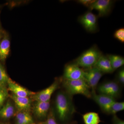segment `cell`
<instances>
[{"label":"cell","mask_w":124,"mask_h":124,"mask_svg":"<svg viewBox=\"0 0 124 124\" xmlns=\"http://www.w3.org/2000/svg\"><path fill=\"white\" fill-rule=\"evenodd\" d=\"M55 107L58 117L62 121L70 119L76 112L72 96L66 92L58 93L55 98Z\"/></svg>","instance_id":"cell-1"},{"label":"cell","mask_w":124,"mask_h":124,"mask_svg":"<svg viewBox=\"0 0 124 124\" xmlns=\"http://www.w3.org/2000/svg\"><path fill=\"white\" fill-rule=\"evenodd\" d=\"M63 82L66 92L69 95L72 96L75 94H81L88 98H91V89L85 80L63 79Z\"/></svg>","instance_id":"cell-2"},{"label":"cell","mask_w":124,"mask_h":124,"mask_svg":"<svg viewBox=\"0 0 124 124\" xmlns=\"http://www.w3.org/2000/svg\"><path fill=\"white\" fill-rule=\"evenodd\" d=\"M102 54L97 46H93L82 53L73 63L85 69H89L94 66Z\"/></svg>","instance_id":"cell-3"},{"label":"cell","mask_w":124,"mask_h":124,"mask_svg":"<svg viewBox=\"0 0 124 124\" xmlns=\"http://www.w3.org/2000/svg\"><path fill=\"white\" fill-rule=\"evenodd\" d=\"M78 21L88 32L94 33L98 31L97 16L91 11H87L79 16Z\"/></svg>","instance_id":"cell-4"},{"label":"cell","mask_w":124,"mask_h":124,"mask_svg":"<svg viewBox=\"0 0 124 124\" xmlns=\"http://www.w3.org/2000/svg\"><path fill=\"white\" fill-rule=\"evenodd\" d=\"M84 70L85 80L92 90L91 91H95L98 82L104 73L94 67Z\"/></svg>","instance_id":"cell-5"},{"label":"cell","mask_w":124,"mask_h":124,"mask_svg":"<svg viewBox=\"0 0 124 124\" xmlns=\"http://www.w3.org/2000/svg\"><path fill=\"white\" fill-rule=\"evenodd\" d=\"M114 2V1L111 0H96L89 8L91 10L97 11L99 17H105L111 13Z\"/></svg>","instance_id":"cell-6"},{"label":"cell","mask_w":124,"mask_h":124,"mask_svg":"<svg viewBox=\"0 0 124 124\" xmlns=\"http://www.w3.org/2000/svg\"><path fill=\"white\" fill-rule=\"evenodd\" d=\"M63 79L68 80L84 79V71L75 63L67 64L64 68Z\"/></svg>","instance_id":"cell-7"},{"label":"cell","mask_w":124,"mask_h":124,"mask_svg":"<svg viewBox=\"0 0 124 124\" xmlns=\"http://www.w3.org/2000/svg\"><path fill=\"white\" fill-rule=\"evenodd\" d=\"M99 106L103 112L108 114L111 105L116 99L107 95L97 94L95 91H91V98Z\"/></svg>","instance_id":"cell-8"},{"label":"cell","mask_w":124,"mask_h":124,"mask_svg":"<svg viewBox=\"0 0 124 124\" xmlns=\"http://www.w3.org/2000/svg\"><path fill=\"white\" fill-rule=\"evenodd\" d=\"M59 82V81L56 80L48 88L32 95V99L37 102L50 101L52 94L58 88Z\"/></svg>","instance_id":"cell-9"},{"label":"cell","mask_w":124,"mask_h":124,"mask_svg":"<svg viewBox=\"0 0 124 124\" xmlns=\"http://www.w3.org/2000/svg\"><path fill=\"white\" fill-rule=\"evenodd\" d=\"M7 84L9 90L13 93V94L18 97H28L30 95H33L35 94L16 84L10 79L8 81Z\"/></svg>","instance_id":"cell-10"},{"label":"cell","mask_w":124,"mask_h":124,"mask_svg":"<svg viewBox=\"0 0 124 124\" xmlns=\"http://www.w3.org/2000/svg\"><path fill=\"white\" fill-rule=\"evenodd\" d=\"M94 67L99 69L103 73H111L114 71L110 62L107 55L102 54Z\"/></svg>","instance_id":"cell-11"},{"label":"cell","mask_w":124,"mask_h":124,"mask_svg":"<svg viewBox=\"0 0 124 124\" xmlns=\"http://www.w3.org/2000/svg\"><path fill=\"white\" fill-rule=\"evenodd\" d=\"M11 98L20 111H26L31 108V101L29 98L18 97L14 94Z\"/></svg>","instance_id":"cell-12"},{"label":"cell","mask_w":124,"mask_h":124,"mask_svg":"<svg viewBox=\"0 0 124 124\" xmlns=\"http://www.w3.org/2000/svg\"><path fill=\"white\" fill-rule=\"evenodd\" d=\"M10 42L9 36L5 34L0 42V60L5 61L9 54Z\"/></svg>","instance_id":"cell-13"},{"label":"cell","mask_w":124,"mask_h":124,"mask_svg":"<svg viewBox=\"0 0 124 124\" xmlns=\"http://www.w3.org/2000/svg\"><path fill=\"white\" fill-rule=\"evenodd\" d=\"M50 101L37 102L34 106V113L37 117L42 118L47 115L50 107Z\"/></svg>","instance_id":"cell-14"},{"label":"cell","mask_w":124,"mask_h":124,"mask_svg":"<svg viewBox=\"0 0 124 124\" xmlns=\"http://www.w3.org/2000/svg\"><path fill=\"white\" fill-rule=\"evenodd\" d=\"M15 108L11 102H7L0 110V117L2 119H8L13 116Z\"/></svg>","instance_id":"cell-15"},{"label":"cell","mask_w":124,"mask_h":124,"mask_svg":"<svg viewBox=\"0 0 124 124\" xmlns=\"http://www.w3.org/2000/svg\"><path fill=\"white\" fill-rule=\"evenodd\" d=\"M85 124H99L101 122L99 114L95 112H89L82 116Z\"/></svg>","instance_id":"cell-16"},{"label":"cell","mask_w":124,"mask_h":124,"mask_svg":"<svg viewBox=\"0 0 124 124\" xmlns=\"http://www.w3.org/2000/svg\"><path fill=\"white\" fill-rule=\"evenodd\" d=\"M108 56L114 71L122 66L124 64V59L122 56L116 54H108Z\"/></svg>","instance_id":"cell-17"},{"label":"cell","mask_w":124,"mask_h":124,"mask_svg":"<svg viewBox=\"0 0 124 124\" xmlns=\"http://www.w3.org/2000/svg\"><path fill=\"white\" fill-rule=\"evenodd\" d=\"M115 82V81H108L103 82L99 85L97 87L98 91L99 94L107 95Z\"/></svg>","instance_id":"cell-18"},{"label":"cell","mask_w":124,"mask_h":124,"mask_svg":"<svg viewBox=\"0 0 124 124\" xmlns=\"http://www.w3.org/2000/svg\"><path fill=\"white\" fill-rule=\"evenodd\" d=\"M124 109V102H114L111 105L108 114L116 115L117 112L123 110Z\"/></svg>","instance_id":"cell-19"},{"label":"cell","mask_w":124,"mask_h":124,"mask_svg":"<svg viewBox=\"0 0 124 124\" xmlns=\"http://www.w3.org/2000/svg\"><path fill=\"white\" fill-rule=\"evenodd\" d=\"M9 79L4 67L0 63V86H5Z\"/></svg>","instance_id":"cell-20"},{"label":"cell","mask_w":124,"mask_h":124,"mask_svg":"<svg viewBox=\"0 0 124 124\" xmlns=\"http://www.w3.org/2000/svg\"><path fill=\"white\" fill-rule=\"evenodd\" d=\"M16 120L29 121L33 122V119L30 114L25 111H20L16 115Z\"/></svg>","instance_id":"cell-21"},{"label":"cell","mask_w":124,"mask_h":124,"mask_svg":"<svg viewBox=\"0 0 124 124\" xmlns=\"http://www.w3.org/2000/svg\"><path fill=\"white\" fill-rule=\"evenodd\" d=\"M8 91L5 86H0V108L8 97Z\"/></svg>","instance_id":"cell-22"},{"label":"cell","mask_w":124,"mask_h":124,"mask_svg":"<svg viewBox=\"0 0 124 124\" xmlns=\"http://www.w3.org/2000/svg\"><path fill=\"white\" fill-rule=\"evenodd\" d=\"M114 38L120 42H124V28L117 29L115 31L113 35Z\"/></svg>","instance_id":"cell-23"},{"label":"cell","mask_w":124,"mask_h":124,"mask_svg":"<svg viewBox=\"0 0 124 124\" xmlns=\"http://www.w3.org/2000/svg\"><path fill=\"white\" fill-rule=\"evenodd\" d=\"M116 82L120 85H124V69L123 67L118 71L116 76Z\"/></svg>","instance_id":"cell-24"},{"label":"cell","mask_w":124,"mask_h":124,"mask_svg":"<svg viewBox=\"0 0 124 124\" xmlns=\"http://www.w3.org/2000/svg\"><path fill=\"white\" fill-rule=\"evenodd\" d=\"M96 0H78L77 2L85 7L89 8Z\"/></svg>","instance_id":"cell-25"},{"label":"cell","mask_w":124,"mask_h":124,"mask_svg":"<svg viewBox=\"0 0 124 124\" xmlns=\"http://www.w3.org/2000/svg\"><path fill=\"white\" fill-rule=\"evenodd\" d=\"M41 124H58L55 120V117L53 113L51 112L45 122L41 123Z\"/></svg>","instance_id":"cell-26"},{"label":"cell","mask_w":124,"mask_h":124,"mask_svg":"<svg viewBox=\"0 0 124 124\" xmlns=\"http://www.w3.org/2000/svg\"><path fill=\"white\" fill-rule=\"evenodd\" d=\"M113 116L112 124H124V121L119 118L116 115H113Z\"/></svg>","instance_id":"cell-27"},{"label":"cell","mask_w":124,"mask_h":124,"mask_svg":"<svg viewBox=\"0 0 124 124\" xmlns=\"http://www.w3.org/2000/svg\"><path fill=\"white\" fill-rule=\"evenodd\" d=\"M33 124V122L29 121L16 120V124Z\"/></svg>","instance_id":"cell-28"},{"label":"cell","mask_w":124,"mask_h":124,"mask_svg":"<svg viewBox=\"0 0 124 124\" xmlns=\"http://www.w3.org/2000/svg\"><path fill=\"white\" fill-rule=\"evenodd\" d=\"M3 36L2 35V33H1V31H0V42L1 41L2 39V38H3Z\"/></svg>","instance_id":"cell-29"},{"label":"cell","mask_w":124,"mask_h":124,"mask_svg":"<svg viewBox=\"0 0 124 124\" xmlns=\"http://www.w3.org/2000/svg\"><path fill=\"white\" fill-rule=\"evenodd\" d=\"M76 124V122H72L71 123H70V124Z\"/></svg>","instance_id":"cell-30"},{"label":"cell","mask_w":124,"mask_h":124,"mask_svg":"<svg viewBox=\"0 0 124 124\" xmlns=\"http://www.w3.org/2000/svg\"></svg>","instance_id":"cell-31"},{"label":"cell","mask_w":124,"mask_h":124,"mask_svg":"<svg viewBox=\"0 0 124 124\" xmlns=\"http://www.w3.org/2000/svg\"></svg>","instance_id":"cell-32"}]
</instances>
